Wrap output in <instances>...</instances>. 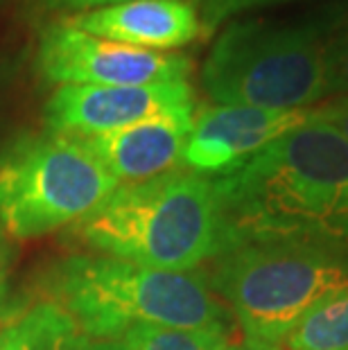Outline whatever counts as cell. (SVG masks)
Segmentation results:
<instances>
[{"label": "cell", "instance_id": "cell-1", "mask_svg": "<svg viewBox=\"0 0 348 350\" xmlns=\"http://www.w3.org/2000/svg\"><path fill=\"white\" fill-rule=\"evenodd\" d=\"M211 181L219 256L271 240L348 244V140L330 124L310 118Z\"/></svg>", "mask_w": 348, "mask_h": 350}, {"label": "cell", "instance_id": "cell-2", "mask_svg": "<svg viewBox=\"0 0 348 350\" xmlns=\"http://www.w3.org/2000/svg\"><path fill=\"white\" fill-rule=\"evenodd\" d=\"M55 303L86 339H120L136 323L228 330L204 273L165 271L113 256H70L50 275Z\"/></svg>", "mask_w": 348, "mask_h": 350}, {"label": "cell", "instance_id": "cell-3", "mask_svg": "<svg viewBox=\"0 0 348 350\" xmlns=\"http://www.w3.org/2000/svg\"><path fill=\"white\" fill-rule=\"evenodd\" d=\"M75 235L105 256L165 271H192L219 256V213L213 181L174 170L120 185L98 211L77 221Z\"/></svg>", "mask_w": 348, "mask_h": 350}, {"label": "cell", "instance_id": "cell-4", "mask_svg": "<svg viewBox=\"0 0 348 350\" xmlns=\"http://www.w3.org/2000/svg\"><path fill=\"white\" fill-rule=\"evenodd\" d=\"M342 12L306 21H233L217 34L202 66L215 104L299 111L328 95L325 50Z\"/></svg>", "mask_w": 348, "mask_h": 350}, {"label": "cell", "instance_id": "cell-5", "mask_svg": "<svg viewBox=\"0 0 348 350\" xmlns=\"http://www.w3.org/2000/svg\"><path fill=\"white\" fill-rule=\"evenodd\" d=\"M211 287L249 341L280 346L317 305L348 287V244L271 240L215 258Z\"/></svg>", "mask_w": 348, "mask_h": 350}, {"label": "cell", "instance_id": "cell-6", "mask_svg": "<svg viewBox=\"0 0 348 350\" xmlns=\"http://www.w3.org/2000/svg\"><path fill=\"white\" fill-rule=\"evenodd\" d=\"M118 190L79 136L21 138L0 161V226L29 240L95 213Z\"/></svg>", "mask_w": 348, "mask_h": 350}, {"label": "cell", "instance_id": "cell-7", "mask_svg": "<svg viewBox=\"0 0 348 350\" xmlns=\"http://www.w3.org/2000/svg\"><path fill=\"white\" fill-rule=\"evenodd\" d=\"M39 70L59 86H145L186 81L192 64L186 55L124 46L57 21L43 29Z\"/></svg>", "mask_w": 348, "mask_h": 350}, {"label": "cell", "instance_id": "cell-8", "mask_svg": "<svg viewBox=\"0 0 348 350\" xmlns=\"http://www.w3.org/2000/svg\"><path fill=\"white\" fill-rule=\"evenodd\" d=\"M195 111L188 81L145 86H59L46 104V124L55 133L98 136L124 126Z\"/></svg>", "mask_w": 348, "mask_h": 350}, {"label": "cell", "instance_id": "cell-9", "mask_svg": "<svg viewBox=\"0 0 348 350\" xmlns=\"http://www.w3.org/2000/svg\"><path fill=\"white\" fill-rule=\"evenodd\" d=\"M310 109L273 111L213 104L202 109L183 152V165L202 176H222L254 159L276 138L306 124Z\"/></svg>", "mask_w": 348, "mask_h": 350}, {"label": "cell", "instance_id": "cell-10", "mask_svg": "<svg viewBox=\"0 0 348 350\" xmlns=\"http://www.w3.org/2000/svg\"><path fill=\"white\" fill-rule=\"evenodd\" d=\"M192 122L190 113L161 116L81 140L120 188L181 170Z\"/></svg>", "mask_w": 348, "mask_h": 350}, {"label": "cell", "instance_id": "cell-11", "mask_svg": "<svg viewBox=\"0 0 348 350\" xmlns=\"http://www.w3.org/2000/svg\"><path fill=\"white\" fill-rule=\"evenodd\" d=\"M84 32L124 46L168 52L204 34L190 0H127L66 18Z\"/></svg>", "mask_w": 348, "mask_h": 350}, {"label": "cell", "instance_id": "cell-12", "mask_svg": "<svg viewBox=\"0 0 348 350\" xmlns=\"http://www.w3.org/2000/svg\"><path fill=\"white\" fill-rule=\"evenodd\" d=\"M81 334L57 303H41L0 330V350H77Z\"/></svg>", "mask_w": 348, "mask_h": 350}, {"label": "cell", "instance_id": "cell-13", "mask_svg": "<svg viewBox=\"0 0 348 350\" xmlns=\"http://www.w3.org/2000/svg\"><path fill=\"white\" fill-rule=\"evenodd\" d=\"M285 344L290 350H348V287L317 305Z\"/></svg>", "mask_w": 348, "mask_h": 350}, {"label": "cell", "instance_id": "cell-14", "mask_svg": "<svg viewBox=\"0 0 348 350\" xmlns=\"http://www.w3.org/2000/svg\"><path fill=\"white\" fill-rule=\"evenodd\" d=\"M122 344L129 350H228V330H181L136 323L124 330Z\"/></svg>", "mask_w": 348, "mask_h": 350}, {"label": "cell", "instance_id": "cell-15", "mask_svg": "<svg viewBox=\"0 0 348 350\" xmlns=\"http://www.w3.org/2000/svg\"><path fill=\"white\" fill-rule=\"evenodd\" d=\"M325 72H328V95H348V18L328 39L325 50Z\"/></svg>", "mask_w": 348, "mask_h": 350}, {"label": "cell", "instance_id": "cell-16", "mask_svg": "<svg viewBox=\"0 0 348 350\" xmlns=\"http://www.w3.org/2000/svg\"><path fill=\"white\" fill-rule=\"evenodd\" d=\"M195 5V10L202 21L204 34H213L219 25H224L226 21L238 16L242 12H249L254 7L273 5V3H285V0H190Z\"/></svg>", "mask_w": 348, "mask_h": 350}, {"label": "cell", "instance_id": "cell-17", "mask_svg": "<svg viewBox=\"0 0 348 350\" xmlns=\"http://www.w3.org/2000/svg\"><path fill=\"white\" fill-rule=\"evenodd\" d=\"M310 118L330 124L332 129H337L348 140V95L332 100L328 104H321L317 109H310Z\"/></svg>", "mask_w": 348, "mask_h": 350}, {"label": "cell", "instance_id": "cell-18", "mask_svg": "<svg viewBox=\"0 0 348 350\" xmlns=\"http://www.w3.org/2000/svg\"><path fill=\"white\" fill-rule=\"evenodd\" d=\"M43 10L50 12H88V10H98V7H109V5H120L127 0H36Z\"/></svg>", "mask_w": 348, "mask_h": 350}, {"label": "cell", "instance_id": "cell-19", "mask_svg": "<svg viewBox=\"0 0 348 350\" xmlns=\"http://www.w3.org/2000/svg\"><path fill=\"white\" fill-rule=\"evenodd\" d=\"M10 267H12V247L5 237V230L0 226V308L7 299V289H10Z\"/></svg>", "mask_w": 348, "mask_h": 350}, {"label": "cell", "instance_id": "cell-20", "mask_svg": "<svg viewBox=\"0 0 348 350\" xmlns=\"http://www.w3.org/2000/svg\"><path fill=\"white\" fill-rule=\"evenodd\" d=\"M77 350H129L122 344V339H79Z\"/></svg>", "mask_w": 348, "mask_h": 350}, {"label": "cell", "instance_id": "cell-21", "mask_svg": "<svg viewBox=\"0 0 348 350\" xmlns=\"http://www.w3.org/2000/svg\"><path fill=\"white\" fill-rule=\"evenodd\" d=\"M228 350H283L280 346H271V344H260V341H249L244 339L242 344L228 346Z\"/></svg>", "mask_w": 348, "mask_h": 350}]
</instances>
